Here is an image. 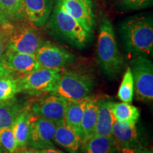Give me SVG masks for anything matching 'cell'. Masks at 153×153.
<instances>
[{
    "label": "cell",
    "instance_id": "obj_28",
    "mask_svg": "<svg viewBox=\"0 0 153 153\" xmlns=\"http://www.w3.org/2000/svg\"><path fill=\"white\" fill-rule=\"evenodd\" d=\"M120 153H152V150L146 147L120 148Z\"/></svg>",
    "mask_w": 153,
    "mask_h": 153
},
{
    "label": "cell",
    "instance_id": "obj_18",
    "mask_svg": "<svg viewBox=\"0 0 153 153\" xmlns=\"http://www.w3.org/2000/svg\"><path fill=\"white\" fill-rule=\"evenodd\" d=\"M85 99L82 101H68L65 111L64 121L79 135L83 143L82 119L83 115Z\"/></svg>",
    "mask_w": 153,
    "mask_h": 153
},
{
    "label": "cell",
    "instance_id": "obj_23",
    "mask_svg": "<svg viewBox=\"0 0 153 153\" xmlns=\"http://www.w3.org/2000/svg\"><path fill=\"white\" fill-rule=\"evenodd\" d=\"M118 98L123 102L131 104L134 97V82L133 74L129 66L126 68L123 79L118 91Z\"/></svg>",
    "mask_w": 153,
    "mask_h": 153
},
{
    "label": "cell",
    "instance_id": "obj_11",
    "mask_svg": "<svg viewBox=\"0 0 153 153\" xmlns=\"http://www.w3.org/2000/svg\"><path fill=\"white\" fill-rule=\"evenodd\" d=\"M60 1L69 14L91 35L95 25L91 0H60Z\"/></svg>",
    "mask_w": 153,
    "mask_h": 153
},
{
    "label": "cell",
    "instance_id": "obj_19",
    "mask_svg": "<svg viewBox=\"0 0 153 153\" xmlns=\"http://www.w3.org/2000/svg\"><path fill=\"white\" fill-rule=\"evenodd\" d=\"M24 0H0V24H13L24 19Z\"/></svg>",
    "mask_w": 153,
    "mask_h": 153
},
{
    "label": "cell",
    "instance_id": "obj_7",
    "mask_svg": "<svg viewBox=\"0 0 153 153\" xmlns=\"http://www.w3.org/2000/svg\"><path fill=\"white\" fill-rule=\"evenodd\" d=\"M44 43L36 26L30 24H11L9 33L7 50L35 55Z\"/></svg>",
    "mask_w": 153,
    "mask_h": 153
},
{
    "label": "cell",
    "instance_id": "obj_24",
    "mask_svg": "<svg viewBox=\"0 0 153 153\" xmlns=\"http://www.w3.org/2000/svg\"><path fill=\"white\" fill-rule=\"evenodd\" d=\"M17 79L11 76H0V102L14 98L19 92Z\"/></svg>",
    "mask_w": 153,
    "mask_h": 153
},
{
    "label": "cell",
    "instance_id": "obj_31",
    "mask_svg": "<svg viewBox=\"0 0 153 153\" xmlns=\"http://www.w3.org/2000/svg\"><path fill=\"white\" fill-rule=\"evenodd\" d=\"M70 153H77V152H70Z\"/></svg>",
    "mask_w": 153,
    "mask_h": 153
},
{
    "label": "cell",
    "instance_id": "obj_10",
    "mask_svg": "<svg viewBox=\"0 0 153 153\" xmlns=\"http://www.w3.org/2000/svg\"><path fill=\"white\" fill-rule=\"evenodd\" d=\"M67 102V99L53 93L35 101L29 108L35 116L52 120L57 124L64 121Z\"/></svg>",
    "mask_w": 153,
    "mask_h": 153
},
{
    "label": "cell",
    "instance_id": "obj_14",
    "mask_svg": "<svg viewBox=\"0 0 153 153\" xmlns=\"http://www.w3.org/2000/svg\"><path fill=\"white\" fill-rule=\"evenodd\" d=\"M111 102L108 99L98 100V111L94 136H112V126L115 118L111 108Z\"/></svg>",
    "mask_w": 153,
    "mask_h": 153
},
{
    "label": "cell",
    "instance_id": "obj_25",
    "mask_svg": "<svg viewBox=\"0 0 153 153\" xmlns=\"http://www.w3.org/2000/svg\"><path fill=\"white\" fill-rule=\"evenodd\" d=\"M0 148H2L9 153H16L18 150L12 126L4 129L0 133Z\"/></svg>",
    "mask_w": 153,
    "mask_h": 153
},
{
    "label": "cell",
    "instance_id": "obj_26",
    "mask_svg": "<svg viewBox=\"0 0 153 153\" xmlns=\"http://www.w3.org/2000/svg\"><path fill=\"white\" fill-rule=\"evenodd\" d=\"M153 0H118V7L123 11H136L152 7Z\"/></svg>",
    "mask_w": 153,
    "mask_h": 153
},
{
    "label": "cell",
    "instance_id": "obj_6",
    "mask_svg": "<svg viewBox=\"0 0 153 153\" xmlns=\"http://www.w3.org/2000/svg\"><path fill=\"white\" fill-rule=\"evenodd\" d=\"M133 74L134 94L138 101L150 102L153 99V65L148 57L135 56L130 62Z\"/></svg>",
    "mask_w": 153,
    "mask_h": 153
},
{
    "label": "cell",
    "instance_id": "obj_8",
    "mask_svg": "<svg viewBox=\"0 0 153 153\" xmlns=\"http://www.w3.org/2000/svg\"><path fill=\"white\" fill-rule=\"evenodd\" d=\"M56 125L52 120L38 117L32 114L30 119L28 145L37 150L55 148L54 136Z\"/></svg>",
    "mask_w": 153,
    "mask_h": 153
},
{
    "label": "cell",
    "instance_id": "obj_12",
    "mask_svg": "<svg viewBox=\"0 0 153 153\" xmlns=\"http://www.w3.org/2000/svg\"><path fill=\"white\" fill-rule=\"evenodd\" d=\"M53 0H24V16L36 28H41L48 21L53 9Z\"/></svg>",
    "mask_w": 153,
    "mask_h": 153
},
{
    "label": "cell",
    "instance_id": "obj_4",
    "mask_svg": "<svg viewBox=\"0 0 153 153\" xmlns=\"http://www.w3.org/2000/svg\"><path fill=\"white\" fill-rule=\"evenodd\" d=\"M94 82L89 74L76 71L62 70L55 91L68 101H82L88 98Z\"/></svg>",
    "mask_w": 153,
    "mask_h": 153
},
{
    "label": "cell",
    "instance_id": "obj_5",
    "mask_svg": "<svg viewBox=\"0 0 153 153\" xmlns=\"http://www.w3.org/2000/svg\"><path fill=\"white\" fill-rule=\"evenodd\" d=\"M62 72V69L38 68L17 79L19 91L31 95L53 92Z\"/></svg>",
    "mask_w": 153,
    "mask_h": 153
},
{
    "label": "cell",
    "instance_id": "obj_22",
    "mask_svg": "<svg viewBox=\"0 0 153 153\" xmlns=\"http://www.w3.org/2000/svg\"><path fill=\"white\" fill-rule=\"evenodd\" d=\"M111 108L115 120L120 122L136 124L140 116L139 108L129 103L111 102Z\"/></svg>",
    "mask_w": 153,
    "mask_h": 153
},
{
    "label": "cell",
    "instance_id": "obj_9",
    "mask_svg": "<svg viewBox=\"0 0 153 153\" xmlns=\"http://www.w3.org/2000/svg\"><path fill=\"white\" fill-rule=\"evenodd\" d=\"M35 57L41 68L48 69H62L76 60L75 55L50 41L42 44Z\"/></svg>",
    "mask_w": 153,
    "mask_h": 153
},
{
    "label": "cell",
    "instance_id": "obj_27",
    "mask_svg": "<svg viewBox=\"0 0 153 153\" xmlns=\"http://www.w3.org/2000/svg\"><path fill=\"white\" fill-rule=\"evenodd\" d=\"M11 24H0V61L7 50L9 33Z\"/></svg>",
    "mask_w": 153,
    "mask_h": 153
},
{
    "label": "cell",
    "instance_id": "obj_1",
    "mask_svg": "<svg viewBox=\"0 0 153 153\" xmlns=\"http://www.w3.org/2000/svg\"><path fill=\"white\" fill-rule=\"evenodd\" d=\"M119 33L126 52L134 57L152 54L153 22L151 16L135 15L126 19L120 24Z\"/></svg>",
    "mask_w": 153,
    "mask_h": 153
},
{
    "label": "cell",
    "instance_id": "obj_13",
    "mask_svg": "<svg viewBox=\"0 0 153 153\" xmlns=\"http://www.w3.org/2000/svg\"><path fill=\"white\" fill-rule=\"evenodd\" d=\"M112 137L119 149L145 147L140 140L136 124H129L115 120L112 126Z\"/></svg>",
    "mask_w": 153,
    "mask_h": 153
},
{
    "label": "cell",
    "instance_id": "obj_30",
    "mask_svg": "<svg viewBox=\"0 0 153 153\" xmlns=\"http://www.w3.org/2000/svg\"><path fill=\"white\" fill-rule=\"evenodd\" d=\"M16 153H39L38 150H36L34 148H21L18 152H16Z\"/></svg>",
    "mask_w": 153,
    "mask_h": 153
},
{
    "label": "cell",
    "instance_id": "obj_20",
    "mask_svg": "<svg viewBox=\"0 0 153 153\" xmlns=\"http://www.w3.org/2000/svg\"><path fill=\"white\" fill-rule=\"evenodd\" d=\"M31 114L29 106H26L16 118L12 126L18 149L26 148L28 145Z\"/></svg>",
    "mask_w": 153,
    "mask_h": 153
},
{
    "label": "cell",
    "instance_id": "obj_16",
    "mask_svg": "<svg viewBox=\"0 0 153 153\" xmlns=\"http://www.w3.org/2000/svg\"><path fill=\"white\" fill-rule=\"evenodd\" d=\"M98 111V100L94 99H85L83 115L82 119V128L83 133V143L94 136L96 124Z\"/></svg>",
    "mask_w": 153,
    "mask_h": 153
},
{
    "label": "cell",
    "instance_id": "obj_15",
    "mask_svg": "<svg viewBox=\"0 0 153 153\" xmlns=\"http://www.w3.org/2000/svg\"><path fill=\"white\" fill-rule=\"evenodd\" d=\"M54 140L55 143L67 149L70 152H77L83 144L79 135L67 125L65 121L57 123Z\"/></svg>",
    "mask_w": 153,
    "mask_h": 153
},
{
    "label": "cell",
    "instance_id": "obj_29",
    "mask_svg": "<svg viewBox=\"0 0 153 153\" xmlns=\"http://www.w3.org/2000/svg\"><path fill=\"white\" fill-rule=\"evenodd\" d=\"M39 153H64L62 151L59 150L55 148H47V149H43V150H38Z\"/></svg>",
    "mask_w": 153,
    "mask_h": 153
},
{
    "label": "cell",
    "instance_id": "obj_17",
    "mask_svg": "<svg viewBox=\"0 0 153 153\" xmlns=\"http://www.w3.org/2000/svg\"><path fill=\"white\" fill-rule=\"evenodd\" d=\"M26 106L14 97L0 102V133L13 126L16 118Z\"/></svg>",
    "mask_w": 153,
    "mask_h": 153
},
{
    "label": "cell",
    "instance_id": "obj_21",
    "mask_svg": "<svg viewBox=\"0 0 153 153\" xmlns=\"http://www.w3.org/2000/svg\"><path fill=\"white\" fill-rule=\"evenodd\" d=\"M85 153H120L112 136H93L83 143Z\"/></svg>",
    "mask_w": 153,
    "mask_h": 153
},
{
    "label": "cell",
    "instance_id": "obj_2",
    "mask_svg": "<svg viewBox=\"0 0 153 153\" xmlns=\"http://www.w3.org/2000/svg\"><path fill=\"white\" fill-rule=\"evenodd\" d=\"M97 58L107 77H116L125 67L124 58L118 48L112 23L108 18L101 21L97 44Z\"/></svg>",
    "mask_w": 153,
    "mask_h": 153
},
{
    "label": "cell",
    "instance_id": "obj_3",
    "mask_svg": "<svg viewBox=\"0 0 153 153\" xmlns=\"http://www.w3.org/2000/svg\"><path fill=\"white\" fill-rule=\"evenodd\" d=\"M49 27L56 35L76 48L87 45L91 34L65 10L60 0H57L49 17Z\"/></svg>",
    "mask_w": 153,
    "mask_h": 153
}]
</instances>
